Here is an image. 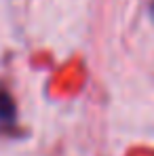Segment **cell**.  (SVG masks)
Masks as SVG:
<instances>
[{
	"mask_svg": "<svg viewBox=\"0 0 154 156\" xmlns=\"http://www.w3.org/2000/svg\"><path fill=\"white\" fill-rule=\"evenodd\" d=\"M17 116L19 114H17L15 97L4 87H0V133H9L11 129H15Z\"/></svg>",
	"mask_w": 154,
	"mask_h": 156,
	"instance_id": "obj_1",
	"label": "cell"
},
{
	"mask_svg": "<svg viewBox=\"0 0 154 156\" xmlns=\"http://www.w3.org/2000/svg\"><path fill=\"white\" fill-rule=\"evenodd\" d=\"M150 13H152V19H154V0H152V4H150Z\"/></svg>",
	"mask_w": 154,
	"mask_h": 156,
	"instance_id": "obj_2",
	"label": "cell"
}]
</instances>
